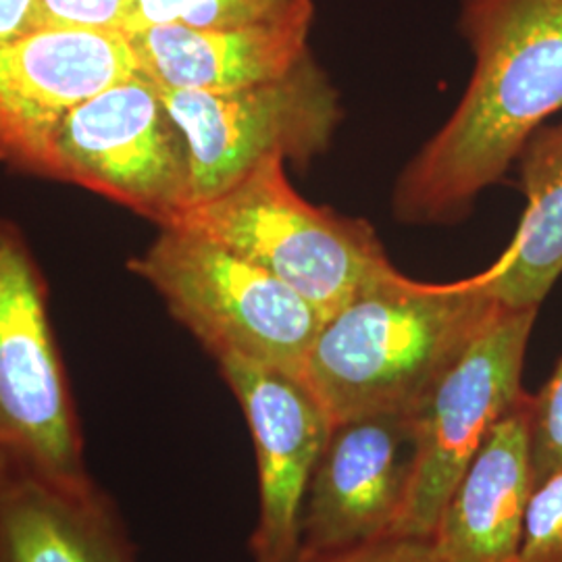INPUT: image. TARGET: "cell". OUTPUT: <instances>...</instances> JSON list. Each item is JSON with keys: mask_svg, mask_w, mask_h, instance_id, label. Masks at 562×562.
<instances>
[{"mask_svg": "<svg viewBox=\"0 0 562 562\" xmlns=\"http://www.w3.org/2000/svg\"><path fill=\"white\" fill-rule=\"evenodd\" d=\"M533 394L522 392L462 471L431 543L442 562H517L536 490L531 459Z\"/></svg>", "mask_w": 562, "mask_h": 562, "instance_id": "cell-13", "label": "cell"}, {"mask_svg": "<svg viewBox=\"0 0 562 562\" xmlns=\"http://www.w3.org/2000/svg\"><path fill=\"white\" fill-rule=\"evenodd\" d=\"M55 25L83 30H121L125 0H42Z\"/></svg>", "mask_w": 562, "mask_h": 562, "instance_id": "cell-20", "label": "cell"}, {"mask_svg": "<svg viewBox=\"0 0 562 562\" xmlns=\"http://www.w3.org/2000/svg\"><path fill=\"white\" fill-rule=\"evenodd\" d=\"M517 562H562V469L531 494Z\"/></svg>", "mask_w": 562, "mask_h": 562, "instance_id": "cell-17", "label": "cell"}, {"mask_svg": "<svg viewBox=\"0 0 562 562\" xmlns=\"http://www.w3.org/2000/svg\"><path fill=\"white\" fill-rule=\"evenodd\" d=\"M130 269L215 361L240 357L301 378L325 319L259 265L192 229L162 227Z\"/></svg>", "mask_w": 562, "mask_h": 562, "instance_id": "cell-4", "label": "cell"}, {"mask_svg": "<svg viewBox=\"0 0 562 562\" xmlns=\"http://www.w3.org/2000/svg\"><path fill=\"white\" fill-rule=\"evenodd\" d=\"M527 206L503 257L483 271L490 294L510 308H540L562 273V123L522 148Z\"/></svg>", "mask_w": 562, "mask_h": 562, "instance_id": "cell-15", "label": "cell"}, {"mask_svg": "<svg viewBox=\"0 0 562 562\" xmlns=\"http://www.w3.org/2000/svg\"><path fill=\"white\" fill-rule=\"evenodd\" d=\"M55 25L42 0H0V41L21 38Z\"/></svg>", "mask_w": 562, "mask_h": 562, "instance_id": "cell-21", "label": "cell"}, {"mask_svg": "<svg viewBox=\"0 0 562 562\" xmlns=\"http://www.w3.org/2000/svg\"><path fill=\"white\" fill-rule=\"evenodd\" d=\"M217 367L248 423L259 469V522L250 540L255 562H296L302 508L334 423L301 378L222 357Z\"/></svg>", "mask_w": 562, "mask_h": 562, "instance_id": "cell-10", "label": "cell"}, {"mask_svg": "<svg viewBox=\"0 0 562 562\" xmlns=\"http://www.w3.org/2000/svg\"><path fill=\"white\" fill-rule=\"evenodd\" d=\"M159 92L188 148L190 209L222 196L269 159L311 161L341 120L338 92L311 53L280 80L259 86Z\"/></svg>", "mask_w": 562, "mask_h": 562, "instance_id": "cell-5", "label": "cell"}, {"mask_svg": "<svg viewBox=\"0 0 562 562\" xmlns=\"http://www.w3.org/2000/svg\"><path fill=\"white\" fill-rule=\"evenodd\" d=\"M413 467L408 413L334 425L302 508L301 554L313 557L387 538Z\"/></svg>", "mask_w": 562, "mask_h": 562, "instance_id": "cell-11", "label": "cell"}, {"mask_svg": "<svg viewBox=\"0 0 562 562\" xmlns=\"http://www.w3.org/2000/svg\"><path fill=\"white\" fill-rule=\"evenodd\" d=\"M475 67L442 130L394 190L398 222H452L562 109V0H462Z\"/></svg>", "mask_w": 562, "mask_h": 562, "instance_id": "cell-1", "label": "cell"}, {"mask_svg": "<svg viewBox=\"0 0 562 562\" xmlns=\"http://www.w3.org/2000/svg\"><path fill=\"white\" fill-rule=\"evenodd\" d=\"M48 180L80 186L176 227L190 209V161L159 88L140 74L76 104L50 142Z\"/></svg>", "mask_w": 562, "mask_h": 562, "instance_id": "cell-8", "label": "cell"}, {"mask_svg": "<svg viewBox=\"0 0 562 562\" xmlns=\"http://www.w3.org/2000/svg\"><path fill=\"white\" fill-rule=\"evenodd\" d=\"M485 276L425 283L398 269L325 319L301 380L334 425L413 413L496 311Z\"/></svg>", "mask_w": 562, "mask_h": 562, "instance_id": "cell-2", "label": "cell"}, {"mask_svg": "<svg viewBox=\"0 0 562 562\" xmlns=\"http://www.w3.org/2000/svg\"><path fill=\"white\" fill-rule=\"evenodd\" d=\"M531 459L536 485L562 469V359L533 396Z\"/></svg>", "mask_w": 562, "mask_h": 562, "instance_id": "cell-18", "label": "cell"}, {"mask_svg": "<svg viewBox=\"0 0 562 562\" xmlns=\"http://www.w3.org/2000/svg\"><path fill=\"white\" fill-rule=\"evenodd\" d=\"M83 450L48 285L20 225L0 217V462L81 473Z\"/></svg>", "mask_w": 562, "mask_h": 562, "instance_id": "cell-7", "label": "cell"}, {"mask_svg": "<svg viewBox=\"0 0 562 562\" xmlns=\"http://www.w3.org/2000/svg\"><path fill=\"white\" fill-rule=\"evenodd\" d=\"M296 562H442L431 540L387 536L375 542L344 548L336 552L299 557Z\"/></svg>", "mask_w": 562, "mask_h": 562, "instance_id": "cell-19", "label": "cell"}, {"mask_svg": "<svg viewBox=\"0 0 562 562\" xmlns=\"http://www.w3.org/2000/svg\"><path fill=\"white\" fill-rule=\"evenodd\" d=\"M283 165L262 162L222 196L192 206L176 227L259 265L329 319L396 267L369 223L304 201Z\"/></svg>", "mask_w": 562, "mask_h": 562, "instance_id": "cell-3", "label": "cell"}, {"mask_svg": "<svg viewBox=\"0 0 562 562\" xmlns=\"http://www.w3.org/2000/svg\"><path fill=\"white\" fill-rule=\"evenodd\" d=\"M538 308L498 302L492 317L411 413L413 467L390 536L429 540L443 504L492 427L521 398Z\"/></svg>", "mask_w": 562, "mask_h": 562, "instance_id": "cell-6", "label": "cell"}, {"mask_svg": "<svg viewBox=\"0 0 562 562\" xmlns=\"http://www.w3.org/2000/svg\"><path fill=\"white\" fill-rule=\"evenodd\" d=\"M136 74L132 42L120 30L48 25L0 41V162L48 178L60 120Z\"/></svg>", "mask_w": 562, "mask_h": 562, "instance_id": "cell-9", "label": "cell"}, {"mask_svg": "<svg viewBox=\"0 0 562 562\" xmlns=\"http://www.w3.org/2000/svg\"><path fill=\"white\" fill-rule=\"evenodd\" d=\"M311 25H155L127 32L138 74L165 90L223 92L280 80L308 55Z\"/></svg>", "mask_w": 562, "mask_h": 562, "instance_id": "cell-14", "label": "cell"}, {"mask_svg": "<svg viewBox=\"0 0 562 562\" xmlns=\"http://www.w3.org/2000/svg\"><path fill=\"white\" fill-rule=\"evenodd\" d=\"M313 13V0H125L121 30L127 34L155 25H311Z\"/></svg>", "mask_w": 562, "mask_h": 562, "instance_id": "cell-16", "label": "cell"}, {"mask_svg": "<svg viewBox=\"0 0 562 562\" xmlns=\"http://www.w3.org/2000/svg\"><path fill=\"white\" fill-rule=\"evenodd\" d=\"M0 562H136V550L88 471L0 462Z\"/></svg>", "mask_w": 562, "mask_h": 562, "instance_id": "cell-12", "label": "cell"}]
</instances>
